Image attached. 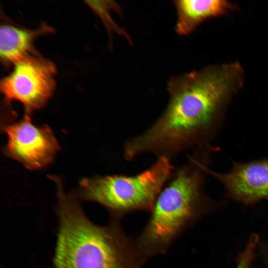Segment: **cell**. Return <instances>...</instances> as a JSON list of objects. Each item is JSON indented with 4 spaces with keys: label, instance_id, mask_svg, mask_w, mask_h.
I'll return each mask as SVG.
<instances>
[{
    "label": "cell",
    "instance_id": "cell-1",
    "mask_svg": "<svg viewBox=\"0 0 268 268\" xmlns=\"http://www.w3.org/2000/svg\"><path fill=\"white\" fill-rule=\"evenodd\" d=\"M243 79L238 63L172 77L167 84L169 98L165 110L146 131L126 141L125 159L131 161L151 153L171 160L188 149L208 145L221 128L227 106Z\"/></svg>",
    "mask_w": 268,
    "mask_h": 268
},
{
    "label": "cell",
    "instance_id": "cell-2",
    "mask_svg": "<svg viewBox=\"0 0 268 268\" xmlns=\"http://www.w3.org/2000/svg\"><path fill=\"white\" fill-rule=\"evenodd\" d=\"M57 187L58 228L53 259L54 268H141L145 263L135 239L128 236L120 221L106 225L93 222L75 194H67L61 179Z\"/></svg>",
    "mask_w": 268,
    "mask_h": 268
},
{
    "label": "cell",
    "instance_id": "cell-3",
    "mask_svg": "<svg viewBox=\"0 0 268 268\" xmlns=\"http://www.w3.org/2000/svg\"><path fill=\"white\" fill-rule=\"evenodd\" d=\"M188 161L175 168L158 195L136 247L144 262L164 253L189 227L219 206L204 190L210 148H199Z\"/></svg>",
    "mask_w": 268,
    "mask_h": 268
},
{
    "label": "cell",
    "instance_id": "cell-4",
    "mask_svg": "<svg viewBox=\"0 0 268 268\" xmlns=\"http://www.w3.org/2000/svg\"><path fill=\"white\" fill-rule=\"evenodd\" d=\"M174 168L171 160L158 157L149 168L134 175L83 178L75 194L80 199L100 204L108 211L110 219L120 221L133 211L150 212Z\"/></svg>",
    "mask_w": 268,
    "mask_h": 268
},
{
    "label": "cell",
    "instance_id": "cell-5",
    "mask_svg": "<svg viewBox=\"0 0 268 268\" xmlns=\"http://www.w3.org/2000/svg\"><path fill=\"white\" fill-rule=\"evenodd\" d=\"M57 67L51 60L39 54L14 65L11 73L0 81V88L5 101H17L24 108L25 115L43 108L52 98L56 88Z\"/></svg>",
    "mask_w": 268,
    "mask_h": 268
},
{
    "label": "cell",
    "instance_id": "cell-6",
    "mask_svg": "<svg viewBox=\"0 0 268 268\" xmlns=\"http://www.w3.org/2000/svg\"><path fill=\"white\" fill-rule=\"evenodd\" d=\"M7 136L4 154L30 170L44 169L54 161L60 146L52 130L47 125L37 126L30 116L20 120L6 121L1 126Z\"/></svg>",
    "mask_w": 268,
    "mask_h": 268
},
{
    "label": "cell",
    "instance_id": "cell-7",
    "mask_svg": "<svg viewBox=\"0 0 268 268\" xmlns=\"http://www.w3.org/2000/svg\"><path fill=\"white\" fill-rule=\"evenodd\" d=\"M207 173L224 187L226 196L246 205L268 200V158L235 162L226 173Z\"/></svg>",
    "mask_w": 268,
    "mask_h": 268
},
{
    "label": "cell",
    "instance_id": "cell-8",
    "mask_svg": "<svg viewBox=\"0 0 268 268\" xmlns=\"http://www.w3.org/2000/svg\"><path fill=\"white\" fill-rule=\"evenodd\" d=\"M43 24L36 29H27L13 24H4L0 27V57L6 66L14 65L25 59L39 54L34 47L37 38L52 32Z\"/></svg>",
    "mask_w": 268,
    "mask_h": 268
},
{
    "label": "cell",
    "instance_id": "cell-9",
    "mask_svg": "<svg viewBox=\"0 0 268 268\" xmlns=\"http://www.w3.org/2000/svg\"><path fill=\"white\" fill-rule=\"evenodd\" d=\"M177 12L175 31L180 36L191 34L203 21L225 14L234 5L225 0L174 1Z\"/></svg>",
    "mask_w": 268,
    "mask_h": 268
},
{
    "label": "cell",
    "instance_id": "cell-10",
    "mask_svg": "<svg viewBox=\"0 0 268 268\" xmlns=\"http://www.w3.org/2000/svg\"><path fill=\"white\" fill-rule=\"evenodd\" d=\"M259 242L260 238L257 234L250 236L245 247L238 255L236 268H251Z\"/></svg>",
    "mask_w": 268,
    "mask_h": 268
},
{
    "label": "cell",
    "instance_id": "cell-11",
    "mask_svg": "<svg viewBox=\"0 0 268 268\" xmlns=\"http://www.w3.org/2000/svg\"><path fill=\"white\" fill-rule=\"evenodd\" d=\"M96 3V1H95ZM92 3L91 5L94 8V9L102 16L103 20L105 21V23L107 25V27L110 29H113L115 31L121 35L123 37L127 39L128 42L130 43H132V40L130 36L128 34L127 31L124 29L117 26V25L113 22V19L111 18L110 15L109 14V9L113 8L118 6L117 3H112V1H106V3Z\"/></svg>",
    "mask_w": 268,
    "mask_h": 268
},
{
    "label": "cell",
    "instance_id": "cell-12",
    "mask_svg": "<svg viewBox=\"0 0 268 268\" xmlns=\"http://www.w3.org/2000/svg\"><path fill=\"white\" fill-rule=\"evenodd\" d=\"M261 250L268 268V241L264 243L263 246H261Z\"/></svg>",
    "mask_w": 268,
    "mask_h": 268
}]
</instances>
